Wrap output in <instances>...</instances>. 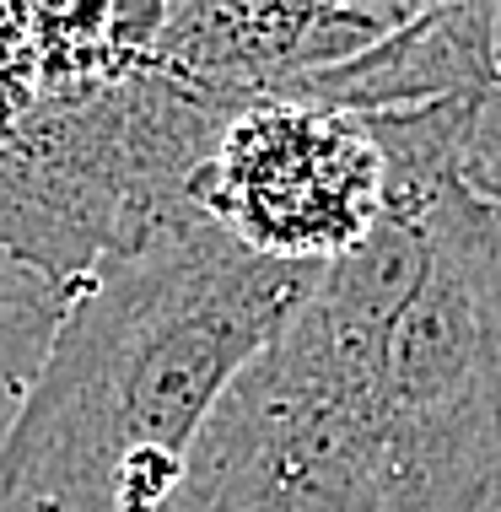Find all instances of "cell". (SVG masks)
Instances as JSON below:
<instances>
[{
  "label": "cell",
  "instance_id": "6",
  "mask_svg": "<svg viewBox=\"0 0 501 512\" xmlns=\"http://www.w3.org/2000/svg\"><path fill=\"white\" fill-rule=\"evenodd\" d=\"M71 302L76 281H60L17 254H0V448L17 432L27 399L44 378V362Z\"/></svg>",
  "mask_w": 501,
  "mask_h": 512
},
{
  "label": "cell",
  "instance_id": "3",
  "mask_svg": "<svg viewBox=\"0 0 501 512\" xmlns=\"http://www.w3.org/2000/svg\"><path fill=\"white\" fill-rule=\"evenodd\" d=\"M189 195L254 254L324 270L378 232L394 168L372 114L254 98L227 119Z\"/></svg>",
  "mask_w": 501,
  "mask_h": 512
},
{
  "label": "cell",
  "instance_id": "7",
  "mask_svg": "<svg viewBox=\"0 0 501 512\" xmlns=\"http://www.w3.org/2000/svg\"><path fill=\"white\" fill-rule=\"evenodd\" d=\"M458 168H464V184L501 216V87L480 92L475 108H469V130H464V146H458Z\"/></svg>",
  "mask_w": 501,
  "mask_h": 512
},
{
  "label": "cell",
  "instance_id": "1",
  "mask_svg": "<svg viewBox=\"0 0 501 512\" xmlns=\"http://www.w3.org/2000/svg\"><path fill=\"white\" fill-rule=\"evenodd\" d=\"M475 98L372 114L388 216L216 405L178 512H501V216Z\"/></svg>",
  "mask_w": 501,
  "mask_h": 512
},
{
  "label": "cell",
  "instance_id": "2",
  "mask_svg": "<svg viewBox=\"0 0 501 512\" xmlns=\"http://www.w3.org/2000/svg\"><path fill=\"white\" fill-rule=\"evenodd\" d=\"M318 275L254 254L194 200L141 221L76 286L0 448V512H178L216 405Z\"/></svg>",
  "mask_w": 501,
  "mask_h": 512
},
{
  "label": "cell",
  "instance_id": "4",
  "mask_svg": "<svg viewBox=\"0 0 501 512\" xmlns=\"http://www.w3.org/2000/svg\"><path fill=\"white\" fill-rule=\"evenodd\" d=\"M141 205L130 76L49 92L22 124L0 130V254L81 286Z\"/></svg>",
  "mask_w": 501,
  "mask_h": 512
},
{
  "label": "cell",
  "instance_id": "5",
  "mask_svg": "<svg viewBox=\"0 0 501 512\" xmlns=\"http://www.w3.org/2000/svg\"><path fill=\"white\" fill-rule=\"evenodd\" d=\"M383 33V17L340 0H178L151 65L227 98H286Z\"/></svg>",
  "mask_w": 501,
  "mask_h": 512
}]
</instances>
